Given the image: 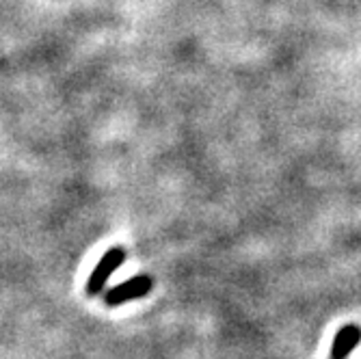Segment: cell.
<instances>
[{"label": "cell", "instance_id": "cell-1", "mask_svg": "<svg viewBox=\"0 0 361 359\" xmlns=\"http://www.w3.org/2000/svg\"><path fill=\"white\" fill-rule=\"evenodd\" d=\"M123 260H126V251L121 247H113L100 257V262H97V267L93 269V273H91L89 281H87L89 295H97V292L106 286L109 277L123 264Z\"/></svg>", "mask_w": 361, "mask_h": 359}, {"label": "cell", "instance_id": "cell-2", "mask_svg": "<svg viewBox=\"0 0 361 359\" xmlns=\"http://www.w3.org/2000/svg\"><path fill=\"white\" fill-rule=\"evenodd\" d=\"M152 288H154V279L147 275H139V277H133V279L111 288L106 295V301H109V305H119L130 299H139V297L147 295Z\"/></svg>", "mask_w": 361, "mask_h": 359}, {"label": "cell", "instance_id": "cell-3", "mask_svg": "<svg viewBox=\"0 0 361 359\" xmlns=\"http://www.w3.org/2000/svg\"><path fill=\"white\" fill-rule=\"evenodd\" d=\"M359 340H361L359 327H355V324H346V327H342L336 334V340L331 346V359H346Z\"/></svg>", "mask_w": 361, "mask_h": 359}]
</instances>
